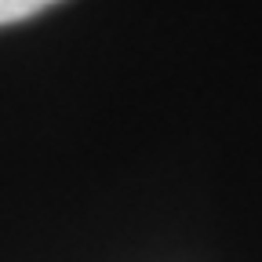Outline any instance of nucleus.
Wrapping results in <instances>:
<instances>
[{"mask_svg":"<svg viewBox=\"0 0 262 262\" xmlns=\"http://www.w3.org/2000/svg\"><path fill=\"white\" fill-rule=\"evenodd\" d=\"M58 4V0H0V26H11V22H26L33 15H40L44 8Z\"/></svg>","mask_w":262,"mask_h":262,"instance_id":"f257e3e1","label":"nucleus"}]
</instances>
